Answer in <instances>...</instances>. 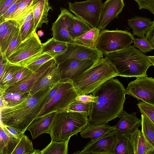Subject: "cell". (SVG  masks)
I'll list each match as a JSON object with an SVG mask.
<instances>
[{"label": "cell", "instance_id": "obj_1", "mask_svg": "<svg viewBox=\"0 0 154 154\" xmlns=\"http://www.w3.org/2000/svg\"><path fill=\"white\" fill-rule=\"evenodd\" d=\"M92 94L98 99L96 103H91L88 115L90 123H108L118 117L123 110L126 93L123 85L117 79L108 80Z\"/></svg>", "mask_w": 154, "mask_h": 154}, {"label": "cell", "instance_id": "obj_2", "mask_svg": "<svg viewBox=\"0 0 154 154\" xmlns=\"http://www.w3.org/2000/svg\"><path fill=\"white\" fill-rule=\"evenodd\" d=\"M54 85L30 95L16 106L0 110V123L15 128L24 133L46 104Z\"/></svg>", "mask_w": 154, "mask_h": 154}, {"label": "cell", "instance_id": "obj_3", "mask_svg": "<svg viewBox=\"0 0 154 154\" xmlns=\"http://www.w3.org/2000/svg\"><path fill=\"white\" fill-rule=\"evenodd\" d=\"M105 57L122 77L147 76L146 71L152 64L148 56L134 45L105 55Z\"/></svg>", "mask_w": 154, "mask_h": 154}, {"label": "cell", "instance_id": "obj_4", "mask_svg": "<svg viewBox=\"0 0 154 154\" xmlns=\"http://www.w3.org/2000/svg\"><path fill=\"white\" fill-rule=\"evenodd\" d=\"M118 76L116 69L104 57L95 61L92 66L72 81L78 95H87L108 80Z\"/></svg>", "mask_w": 154, "mask_h": 154}, {"label": "cell", "instance_id": "obj_5", "mask_svg": "<svg viewBox=\"0 0 154 154\" xmlns=\"http://www.w3.org/2000/svg\"><path fill=\"white\" fill-rule=\"evenodd\" d=\"M86 114L67 109L58 112L49 133L51 140L61 141L77 135L90 123Z\"/></svg>", "mask_w": 154, "mask_h": 154}, {"label": "cell", "instance_id": "obj_6", "mask_svg": "<svg viewBox=\"0 0 154 154\" xmlns=\"http://www.w3.org/2000/svg\"><path fill=\"white\" fill-rule=\"evenodd\" d=\"M134 37L132 34L126 30L104 29L100 32L97 48L105 55L130 46Z\"/></svg>", "mask_w": 154, "mask_h": 154}, {"label": "cell", "instance_id": "obj_7", "mask_svg": "<svg viewBox=\"0 0 154 154\" xmlns=\"http://www.w3.org/2000/svg\"><path fill=\"white\" fill-rule=\"evenodd\" d=\"M78 95L72 80L66 79L54 97L45 105L36 118L52 112H59L66 109L75 100Z\"/></svg>", "mask_w": 154, "mask_h": 154}, {"label": "cell", "instance_id": "obj_8", "mask_svg": "<svg viewBox=\"0 0 154 154\" xmlns=\"http://www.w3.org/2000/svg\"><path fill=\"white\" fill-rule=\"evenodd\" d=\"M69 9L92 28H98L102 10V0H87L68 3Z\"/></svg>", "mask_w": 154, "mask_h": 154}, {"label": "cell", "instance_id": "obj_9", "mask_svg": "<svg viewBox=\"0 0 154 154\" xmlns=\"http://www.w3.org/2000/svg\"><path fill=\"white\" fill-rule=\"evenodd\" d=\"M42 44L36 31L22 41L8 58L12 63L19 65L42 52Z\"/></svg>", "mask_w": 154, "mask_h": 154}, {"label": "cell", "instance_id": "obj_10", "mask_svg": "<svg viewBox=\"0 0 154 154\" xmlns=\"http://www.w3.org/2000/svg\"><path fill=\"white\" fill-rule=\"evenodd\" d=\"M126 94L154 106V79L147 76L137 77L125 89Z\"/></svg>", "mask_w": 154, "mask_h": 154}, {"label": "cell", "instance_id": "obj_11", "mask_svg": "<svg viewBox=\"0 0 154 154\" xmlns=\"http://www.w3.org/2000/svg\"><path fill=\"white\" fill-rule=\"evenodd\" d=\"M118 135L117 131H113L96 140L90 141L81 150L74 153L113 154Z\"/></svg>", "mask_w": 154, "mask_h": 154}, {"label": "cell", "instance_id": "obj_12", "mask_svg": "<svg viewBox=\"0 0 154 154\" xmlns=\"http://www.w3.org/2000/svg\"><path fill=\"white\" fill-rule=\"evenodd\" d=\"M66 51L54 59L58 65L65 60L70 58L80 60L90 59L95 62L103 57V54L97 49H92L74 42L67 43Z\"/></svg>", "mask_w": 154, "mask_h": 154}, {"label": "cell", "instance_id": "obj_13", "mask_svg": "<svg viewBox=\"0 0 154 154\" xmlns=\"http://www.w3.org/2000/svg\"><path fill=\"white\" fill-rule=\"evenodd\" d=\"M60 13L56 20L52 23L51 30L53 38L60 41L67 43L73 42L70 36L69 29L72 24L75 16L67 9L61 8Z\"/></svg>", "mask_w": 154, "mask_h": 154}, {"label": "cell", "instance_id": "obj_14", "mask_svg": "<svg viewBox=\"0 0 154 154\" xmlns=\"http://www.w3.org/2000/svg\"><path fill=\"white\" fill-rule=\"evenodd\" d=\"M94 62L89 59L70 58L65 60L58 65L61 79L72 80L92 66Z\"/></svg>", "mask_w": 154, "mask_h": 154}, {"label": "cell", "instance_id": "obj_15", "mask_svg": "<svg viewBox=\"0 0 154 154\" xmlns=\"http://www.w3.org/2000/svg\"><path fill=\"white\" fill-rule=\"evenodd\" d=\"M54 61V59L49 60L23 81L7 87L3 91L12 93L30 92L40 77Z\"/></svg>", "mask_w": 154, "mask_h": 154}, {"label": "cell", "instance_id": "obj_16", "mask_svg": "<svg viewBox=\"0 0 154 154\" xmlns=\"http://www.w3.org/2000/svg\"><path fill=\"white\" fill-rule=\"evenodd\" d=\"M125 5L124 0H106L103 3L98 28L104 29L122 11Z\"/></svg>", "mask_w": 154, "mask_h": 154}, {"label": "cell", "instance_id": "obj_17", "mask_svg": "<svg viewBox=\"0 0 154 154\" xmlns=\"http://www.w3.org/2000/svg\"><path fill=\"white\" fill-rule=\"evenodd\" d=\"M61 79L58 65L55 61L41 75L29 92L32 95L40 90L52 86Z\"/></svg>", "mask_w": 154, "mask_h": 154}, {"label": "cell", "instance_id": "obj_18", "mask_svg": "<svg viewBox=\"0 0 154 154\" xmlns=\"http://www.w3.org/2000/svg\"><path fill=\"white\" fill-rule=\"evenodd\" d=\"M118 117L120 119L115 126L114 130L119 134L130 136L137 128L141 126V119L137 117L136 112L128 113L123 110Z\"/></svg>", "mask_w": 154, "mask_h": 154}, {"label": "cell", "instance_id": "obj_19", "mask_svg": "<svg viewBox=\"0 0 154 154\" xmlns=\"http://www.w3.org/2000/svg\"><path fill=\"white\" fill-rule=\"evenodd\" d=\"M57 112H51L37 118L33 121L26 129L30 132L33 139L43 134H49L52 124Z\"/></svg>", "mask_w": 154, "mask_h": 154}, {"label": "cell", "instance_id": "obj_20", "mask_svg": "<svg viewBox=\"0 0 154 154\" xmlns=\"http://www.w3.org/2000/svg\"><path fill=\"white\" fill-rule=\"evenodd\" d=\"M114 128L115 126H110L107 123L99 124L89 123L80 132V134L82 138H90L91 141H94L114 130Z\"/></svg>", "mask_w": 154, "mask_h": 154}, {"label": "cell", "instance_id": "obj_21", "mask_svg": "<svg viewBox=\"0 0 154 154\" xmlns=\"http://www.w3.org/2000/svg\"><path fill=\"white\" fill-rule=\"evenodd\" d=\"M33 6L34 28L36 30L38 28H41L43 23L48 24V13L52 8L49 0H33Z\"/></svg>", "mask_w": 154, "mask_h": 154}, {"label": "cell", "instance_id": "obj_22", "mask_svg": "<svg viewBox=\"0 0 154 154\" xmlns=\"http://www.w3.org/2000/svg\"><path fill=\"white\" fill-rule=\"evenodd\" d=\"M153 21L148 17L135 16L128 20V24L132 30V35L138 37L145 36Z\"/></svg>", "mask_w": 154, "mask_h": 154}, {"label": "cell", "instance_id": "obj_23", "mask_svg": "<svg viewBox=\"0 0 154 154\" xmlns=\"http://www.w3.org/2000/svg\"><path fill=\"white\" fill-rule=\"evenodd\" d=\"M0 154H11L20 141L0 123Z\"/></svg>", "mask_w": 154, "mask_h": 154}, {"label": "cell", "instance_id": "obj_24", "mask_svg": "<svg viewBox=\"0 0 154 154\" xmlns=\"http://www.w3.org/2000/svg\"><path fill=\"white\" fill-rule=\"evenodd\" d=\"M130 138L134 154H148L154 147L147 141L138 128L131 134Z\"/></svg>", "mask_w": 154, "mask_h": 154}, {"label": "cell", "instance_id": "obj_25", "mask_svg": "<svg viewBox=\"0 0 154 154\" xmlns=\"http://www.w3.org/2000/svg\"><path fill=\"white\" fill-rule=\"evenodd\" d=\"M67 48V43L57 40L52 37L42 44V52L54 59L64 53Z\"/></svg>", "mask_w": 154, "mask_h": 154}, {"label": "cell", "instance_id": "obj_26", "mask_svg": "<svg viewBox=\"0 0 154 154\" xmlns=\"http://www.w3.org/2000/svg\"><path fill=\"white\" fill-rule=\"evenodd\" d=\"M6 29L0 32V55L5 56L6 51L14 37L20 27L17 21L14 20Z\"/></svg>", "mask_w": 154, "mask_h": 154}, {"label": "cell", "instance_id": "obj_27", "mask_svg": "<svg viewBox=\"0 0 154 154\" xmlns=\"http://www.w3.org/2000/svg\"><path fill=\"white\" fill-rule=\"evenodd\" d=\"M100 31L98 28H93L84 34L75 39L73 42L92 49H97Z\"/></svg>", "mask_w": 154, "mask_h": 154}, {"label": "cell", "instance_id": "obj_28", "mask_svg": "<svg viewBox=\"0 0 154 154\" xmlns=\"http://www.w3.org/2000/svg\"><path fill=\"white\" fill-rule=\"evenodd\" d=\"M53 59L50 55L41 52L19 65L27 68L33 72L38 69L45 63Z\"/></svg>", "mask_w": 154, "mask_h": 154}, {"label": "cell", "instance_id": "obj_29", "mask_svg": "<svg viewBox=\"0 0 154 154\" xmlns=\"http://www.w3.org/2000/svg\"><path fill=\"white\" fill-rule=\"evenodd\" d=\"M93 28L79 17L75 16L74 21L69 29V33L74 40Z\"/></svg>", "mask_w": 154, "mask_h": 154}, {"label": "cell", "instance_id": "obj_30", "mask_svg": "<svg viewBox=\"0 0 154 154\" xmlns=\"http://www.w3.org/2000/svg\"><path fill=\"white\" fill-rule=\"evenodd\" d=\"M30 95L29 92H7L0 90V96H2L5 100L6 104L5 107L16 106L26 100Z\"/></svg>", "mask_w": 154, "mask_h": 154}, {"label": "cell", "instance_id": "obj_31", "mask_svg": "<svg viewBox=\"0 0 154 154\" xmlns=\"http://www.w3.org/2000/svg\"><path fill=\"white\" fill-rule=\"evenodd\" d=\"M134 154L130 136L119 134L113 154Z\"/></svg>", "mask_w": 154, "mask_h": 154}, {"label": "cell", "instance_id": "obj_32", "mask_svg": "<svg viewBox=\"0 0 154 154\" xmlns=\"http://www.w3.org/2000/svg\"><path fill=\"white\" fill-rule=\"evenodd\" d=\"M70 138L61 141H54L51 142L41 150V154H67L68 144Z\"/></svg>", "mask_w": 154, "mask_h": 154}, {"label": "cell", "instance_id": "obj_33", "mask_svg": "<svg viewBox=\"0 0 154 154\" xmlns=\"http://www.w3.org/2000/svg\"><path fill=\"white\" fill-rule=\"evenodd\" d=\"M11 154H41V151L34 149L32 141L24 134Z\"/></svg>", "mask_w": 154, "mask_h": 154}, {"label": "cell", "instance_id": "obj_34", "mask_svg": "<svg viewBox=\"0 0 154 154\" xmlns=\"http://www.w3.org/2000/svg\"><path fill=\"white\" fill-rule=\"evenodd\" d=\"M33 0H22L12 14L10 20L19 21L33 11Z\"/></svg>", "mask_w": 154, "mask_h": 154}, {"label": "cell", "instance_id": "obj_35", "mask_svg": "<svg viewBox=\"0 0 154 154\" xmlns=\"http://www.w3.org/2000/svg\"><path fill=\"white\" fill-rule=\"evenodd\" d=\"M141 120V132L147 141L154 147V124L143 114Z\"/></svg>", "mask_w": 154, "mask_h": 154}, {"label": "cell", "instance_id": "obj_36", "mask_svg": "<svg viewBox=\"0 0 154 154\" xmlns=\"http://www.w3.org/2000/svg\"><path fill=\"white\" fill-rule=\"evenodd\" d=\"M21 66L12 63L8 60L4 76L0 81V88H2L9 82L18 72Z\"/></svg>", "mask_w": 154, "mask_h": 154}, {"label": "cell", "instance_id": "obj_37", "mask_svg": "<svg viewBox=\"0 0 154 154\" xmlns=\"http://www.w3.org/2000/svg\"><path fill=\"white\" fill-rule=\"evenodd\" d=\"M32 72L27 68L21 66L12 79L0 90H4L7 87L20 82L30 75Z\"/></svg>", "mask_w": 154, "mask_h": 154}, {"label": "cell", "instance_id": "obj_38", "mask_svg": "<svg viewBox=\"0 0 154 154\" xmlns=\"http://www.w3.org/2000/svg\"><path fill=\"white\" fill-rule=\"evenodd\" d=\"M91 103H85L75 100L66 109L85 113L88 116Z\"/></svg>", "mask_w": 154, "mask_h": 154}, {"label": "cell", "instance_id": "obj_39", "mask_svg": "<svg viewBox=\"0 0 154 154\" xmlns=\"http://www.w3.org/2000/svg\"><path fill=\"white\" fill-rule=\"evenodd\" d=\"M36 30L34 28V18L25 22L20 29L22 41H23L28 38Z\"/></svg>", "mask_w": 154, "mask_h": 154}, {"label": "cell", "instance_id": "obj_40", "mask_svg": "<svg viewBox=\"0 0 154 154\" xmlns=\"http://www.w3.org/2000/svg\"><path fill=\"white\" fill-rule=\"evenodd\" d=\"M134 46L138 48L140 51L146 54L148 52L151 51L154 49L153 48L144 36L137 38L134 37L133 40Z\"/></svg>", "mask_w": 154, "mask_h": 154}, {"label": "cell", "instance_id": "obj_41", "mask_svg": "<svg viewBox=\"0 0 154 154\" xmlns=\"http://www.w3.org/2000/svg\"><path fill=\"white\" fill-rule=\"evenodd\" d=\"M141 114L146 117L154 124V106L140 101L137 104Z\"/></svg>", "mask_w": 154, "mask_h": 154}, {"label": "cell", "instance_id": "obj_42", "mask_svg": "<svg viewBox=\"0 0 154 154\" xmlns=\"http://www.w3.org/2000/svg\"><path fill=\"white\" fill-rule=\"evenodd\" d=\"M22 42L19 29L14 37L6 51L5 55L7 58L16 50Z\"/></svg>", "mask_w": 154, "mask_h": 154}, {"label": "cell", "instance_id": "obj_43", "mask_svg": "<svg viewBox=\"0 0 154 154\" xmlns=\"http://www.w3.org/2000/svg\"><path fill=\"white\" fill-rule=\"evenodd\" d=\"M22 0H15L10 6L4 13L0 17V23L9 20L12 14L17 9Z\"/></svg>", "mask_w": 154, "mask_h": 154}, {"label": "cell", "instance_id": "obj_44", "mask_svg": "<svg viewBox=\"0 0 154 154\" xmlns=\"http://www.w3.org/2000/svg\"><path fill=\"white\" fill-rule=\"evenodd\" d=\"M138 4L140 10L142 9L149 11L154 15V0H134Z\"/></svg>", "mask_w": 154, "mask_h": 154}, {"label": "cell", "instance_id": "obj_45", "mask_svg": "<svg viewBox=\"0 0 154 154\" xmlns=\"http://www.w3.org/2000/svg\"><path fill=\"white\" fill-rule=\"evenodd\" d=\"M98 97L94 96L92 94L89 95H78L75 100L85 103H96Z\"/></svg>", "mask_w": 154, "mask_h": 154}, {"label": "cell", "instance_id": "obj_46", "mask_svg": "<svg viewBox=\"0 0 154 154\" xmlns=\"http://www.w3.org/2000/svg\"><path fill=\"white\" fill-rule=\"evenodd\" d=\"M15 0H0V17L5 12Z\"/></svg>", "mask_w": 154, "mask_h": 154}, {"label": "cell", "instance_id": "obj_47", "mask_svg": "<svg viewBox=\"0 0 154 154\" xmlns=\"http://www.w3.org/2000/svg\"><path fill=\"white\" fill-rule=\"evenodd\" d=\"M145 37L154 49V20L152 26L145 35Z\"/></svg>", "mask_w": 154, "mask_h": 154}, {"label": "cell", "instance_id": "obj_48", "mask_svg": "<svg viewBox=\"0 0 154 154\" xmlns=\"http://www.w3.org/2000/svg\"><path fill=\"white\" fill-rule=\"evenodd\" d=\"M0 55V81H1L4 76L8 60L6 56Z\"/></svg>", "mask_w": 154, "mask_h": 154}, {"label": "cell", "instance_id": "obj_49", "mask_svg": "<svg viewBox=\"0 0 154 154\" xmlns=\"http://www.w3.org/2000/svg\"><path fill=\"white\" fill-rule=\"evenodd\" d=\"M5 126L11 134L19 140H20L24 134V133L15 128L8 126Z\"/></svg>", "mask_w": 154, "mask_h": 154}, {"label": "cell", "instance_id": "obj_50", "mask_svg": "<svg viewBox=\"0 0 154 154\" xmlns=\"http://www.w3.org/2000/svg\"><path fill=\"white\" fill-rule=\"evenodd\" d=\"M12 21V20H9L0 23V32L7 28L11 24Z\"/></svg>", "mask_w": 154, "mask_h": 154}, {"label": "cell", "instance_id": "obj_51", "mask_svg": "<svg viewBox=\"0 0 154 154\" xmlns=\"http://www.w3.org/2000/svg\"><path fill=\"white\" fill-rule=\"evenodd\" d=\"M152 65L154 66V56H147Z\"/></svg>", "mask_w": 154, "mask_h": 154}, {"label": "cell", "instance_id": "obj_52", "mask_svg": "<svg viewBox=\"0 0 154 154\" xmlns=\"http://www.w3.org/2000/svg\"><path fill=\"white\" fill-rule=\"evenodd\" d=\"M44 34V33L43 32H42L41 31H40V32H38V36L40 37H41Z\"/></svg>", "mask_w": 154, "mask_h": 154}, {"label": "cell", "instance_id": "obj_53", "mask_svg": "<svg viewBox=\"0 0 154 154\" xmlns=\"http://www.w3.org/2000/svg\"><path fill=\"white\" fill-rule=\"evenodd\" d=\"M154 154V147L148 152V154Z\"/></svg>", "mask_w": 154, "mask_h": 154}]
</instances>
